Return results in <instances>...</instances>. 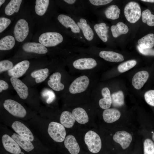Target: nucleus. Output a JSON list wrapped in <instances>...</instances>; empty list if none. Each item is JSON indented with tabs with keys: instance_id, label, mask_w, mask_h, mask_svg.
I'll use <instances>...</instances> for the list:
<instances>
[{
	"instance_id": "nucleus-1",
	"label": "nucleus",
	"mask_w": 154,
	"mask_h": 154,
	"mask_svg": "<svg viewBox=\"0 0 154 154\" xmlns=\"http://www.w3.org/2000/svg\"><path fill=\"white\" fill-rule=\"evenodd\" d=\"M57 19L66 35L81 44L87 45L77 23L70 15L60 14L58 16Z\"/></svg>"
},
{
	"instance_id": "nucleus-2",
	"label": "nucleus",
	"mask_w": 154,
	"mask_h": 154,
	"mask_svg": "<svg viewBox=\"0 0 154 154\" xmlns=\"http://www.w3.org/2000/svg\"><path fill=\"white\" fill-rule=\"evenodd\" d=\"M69 14L77 23L87 45L89 47L95 46L97 36L93 29L92 24L83 16Z\"/></svg>"
},
{
	"instance_id": "nucleus-3",
	"label": "nucleus",
	"mask_w": 154,
	"mask_h": 154,
	"mask_svg": "<svg viewBox=\"0 0 154 154\" xmlns=\"http://www.w3.org/2000/svg\"><path fill=\"white\" fill-rule=\"evenodd\" d=\"M80 53V55L74 54L70 56L69 62L74 68L80 70H92L97 66V61L94 56Z\"/></svg>"
},
{
	"instance_id": "nucleus-4",
	"label": "nucleus",
	"mask_w": 154,
	"mask_h": 154,
	"mask_svg": "<svg viewBox=\"0 0 154 154\" xmlns=\"http://www.w3.org/2000/svg\"><path fill=\"white\" fill-rule=\"evenodd\" d=\"M40 43L47 47L56 46L63 43L64 41L80 43L72 39H66L63 35L57 32H50L43 33L38 39Z\"/></svg>"
},
{
	"instance_id": "nucleus-5",
	"label": "nucleus",
	"mask_w": 154,
	"mask_h": 154,
	"mask_svg": "<svg viewBox=\"0 0 154 154\" xmlns=\"http://www.w3.org/2000/svg\"><path fill=\"white\" fill-rule=\"evenodd\" d=\"M68 14L83 16L89 10L86 0H64Z\"/></svg>"
},
{
	"instance_id": "nucleus-6",
	"label": "nucleus",
	"mask_w": 154,
	"mask_h": 154,
	"mask_svg": "<svg viewBox=\"0 0 154 154\" xmlns=\"http://www.w3.org/2000/svg\"><path fill=\"white\" fill-rule=\"evenodd\" d=\"M89 78L87 76L83 75L76 78L70 84L68 88L70 94H76L85 91L90 83Z\"/></svg>"
},
{
	"instance_id": "nucleus-7",
	"label": "nucleus",
	"mask_w": 154,
	"mask_h": 154,
	"mask_svg": "<svg viewBox=\"0 0 154 154\" xmlns=\"http://www.w3.org/2000/svg\"><path fill=\"white\" fill-rule=\"evenodd\" d=\"M124 12L127 20L132 23L137 21L141 16L140 7L138 3L134 1L130 2L125 5Z\"/></svg>"
},
{
	"instance_id": "nucleus-8",
	"label": "nucleus",
	"mask_w": 154,
	"mask_h": 154,
	"mask_svg": "<svg viewBox=\"0 0 154 154\" xmlns=\"http://www.w3.org/2000/svg\"><path fill=\"white\" fill-rule=\"evenodd\" d=\"M84 141L89 150L93 153H98L102 147V141L98 134L94 131L90 130L84 136Z\"/></svg>"
},
{
	"instance_id": "nucleus-9",
	"label": "nucleus",
	"mask_w": 154,
	"mask_h": 154,
	"mask_svg": "<svg viewBox=\"0 0 154 154\" xmlns=\"http://www.w3.org/2000/svg\"><path fill=\"white\" fill-rule=\"evenodd\" d=\"M48 132L50 137L56 142H62L65 138V129L59 123L53 121L50 123L48 127Z\"/></svg>"
},
{
	"instance_id": "nucleus-10",
	"label": "nucleus",
	"mask_w": 154,
	"mask_h": 154,
	"mask_svg": "<svg viewBox=\"0 0 154 154\" xmlns=\"http://www.w3.org/2000/svg\"><path fill=\"white\" fill-rule=\"evenodd\" d=\"M4 108L14 116L23 118L26 116L27 112L24 107L18 102L12 100H5L3 104Z\"/></svg>"
},
{
	"instance_id": "nucleus-11",
	"label": "nucleus",
	"mask_w": 154,
	"mask_h": 154,
	"mask_svg": "<svg viewBox=\"0 0 154 154\" xmlns=\"http://www.w3.org/2000/svg\"><path fill=\"white\" fill-rule=\"evenodd\" d=\"M29 32L28 23L24 19L19 20L14 29V33L16 40L19 42L23 41L27 36Z\"/></svg>"
},
{
	"instance_id": "nucleus-12",
	"label": "nucleus",
	"mask_w": 154,
	"mask_h": 154,
	"mask_svg": "<svg viewBox=\"0 0 154 154\" xmlns=\"http://www.w3.org/2000/svg\"><path fill=\"white\" fill-rule=\"evenodd\" d=\"M114 141L119 144L123 149L127 148L132 139L131 135L124 131H117L113 136Z\"/></svg>"
},
{
	"instance_id": "nucleus-13",
	"label": "nucleus",
	"mask_w": 154,
	"mask_h": 154,
	"mask_svg": "<svg viewBox=\"0 0 154 154\" xmlns=\"http://www.w3.org/2000/svg\"><path fill=\"white\" fill-rule=\"evenodd\" d=\"M2 141L5 149L11 153L19 154L21 152L19 146L15 141L7 134H4L2 137Z\"/></svg>"
},
{
	"instance_id": "nucleus-14",
	"label": "nucleus",
	"mask_w": 154,
	"mask_h": 154,
	"mask_svg": "<svg viewBox=\"0 0 154 154\" xmlns=\"http://www.w3.org/2000/svg\"><path fill=\"white\" fill-rule=\"evenodd\" d=\"M30 63L25 60L19 62L8 71V74L11 77L18 78L23 75L29 68Z\"/></svg>"
},
{
	"instance_id": "nucleus-15",
	"label": "nucleus",
	"mask_w": 154,
	"mask_h": 154,
	"mask_svg": "<svg viewBox=\"0 0 154 154\" xmlns=\"http://www.w3.org/2000/svg\"><path fill=\"white\" fill-rule=\"evenodd\" d=\"M10 80L13 86L20 98L23 100L26 99L29 94L27 86L17 78L11 77Z\"/></svg>"
},
{
	"instance_id": "nucleus-16",
	"label": "nucleus",
	"mask_w": 154,
	"mask_h": 154,
	"mask_svg": "<svg viewBox=\"0 0 154 154\" xmlns=\"http://www.w3.org/2000/svg\"><path fill=\"white\" fill-rule=\"evenodd\" d=\"M12 128L20 136L28 139L31 141L34 140L33 135L30 130L23 123L18 121L12 124Z\"/></svg>"
},
{
	"instance_id": "nucleus-17",
	"label": "nucleus",
	"mask_w": 154,
	"mask_h": 154,
	"mask_svg": "<svg viewBox=\"0 0 154 154\" xmlns=\"http://www.w3.org/2000/svg\"><path fill=\"white\" fill-rule=\"evenodd\" d=\"M93 29L98 37L103 42H108L109 35V27L104 22L92 24Z\"/></svg>"
},
{
	"instance_id": "nucleus-18",
	"label": "nucleus",
	"mask_w": 154,
	"mask_h": 154,
	"mask_svg": "<svg viewBox=\"0 0 154 154\" xmlns=\"http://www.w3.org/2000/svg\"><path fill=\"white\" fill-rule=\"evenodd\" d=\"M62 75L58 72L54 73L49 77L47 82L48 86L53 90L56 91L63 90L64 88V85L61 82Z\"/></svg>"
},
{
	"instance_id": "nucleus-19",
	"label": "nucleus",
	"mask_w": 154,
	"mask_h": 154,
	"mask_svg": "<svg viewBox=\"0 0 154 154\" xmlns=\"http://www.w3.org/2000/svg\"><path fill=\"white\" fill-rule=\"evenodd\" d=\"M149 77V73L146 71H141L136 73L132 79V85L136 89H140L147 82Z\"/></svg>"
},
{
	"instance_id": "nucleus-20",
	"label": "nucleus",
	"mask_w": 154,
	"mask_h": 154,
	"mask_svg": "<svg viewBox=\"0 0 154 154\" xmlns=\"http://www.w3.org/2000/svg\"><path fill=\"white\" fill-rule=\"evenodd\" d=\"M22 48L26 52L38 54H45L48 51V49L44 45L40 43L35 42L26 43L23 44Z\"/></svg>"
},
{
	"instance_id": "nucleus-21",
	"label": "nucleus",
	"mask_w": 154,
	"mask_h": 154,
	"mask_svg": "<svg viewBox=\"0 0 154 154\" xmlns=\"http://www.w3.org/2000/svg\"><path fill=\"white\" fill-rule=\"evenodd\" d=\"M99 56L106 61L111 62H119L124 60L121 54L112 51L102 50L100 51Z\"/></svg>"
},
{
	"instance_id": "nucleus-22",
	"label": "nucleus",
	"mask_w": 154,
	"mask_h": 154,
	"mask_svg": "<svg viewBox=\"0 0 154 154\" xmlns=\"http://www.w3.org/2000/svg\"><path fill=\"white\" fill-rule=\"evenodd\" d=\"M64 145L71 154H78L80 152L79 145L76 138L72 135H68L65 137Z\"/></svg>"
},
{
	"instance_id": "nucleus-23",
	"label": "nucleus",
	"mask_w": 154,
	"mask_h": 154,
	"mask_svg": "<svg viewBox=\"0 0 154 154\" xmlns=\"http://www.w3.org/2000/svg\"><path fill=\"white\" fill-rule=\"evenodd\" d=\"M121 115L120 111L114 108L105 110L102 114L104 121L108 123H112L116 121L119 118Z\"/></svg>"
},
{
	"instance_id": "nucleus-24",
	"label": "nucleus",
	"mask_w": 154,
	"mask_h": 154,
	"mask_svg": "<svg viewBox=\"0 0 154 154\" xmlns=\"http://www.w3.org/2000/svg\"><path fill=\"white\" fill-rule=\"evenodd\" d=\"M101 94L103 98L99 100V104L100 107L104 110L109 109L112 104L110 90L108 88L104 87L102 89Z\"/></svg>"
},
{
	"instance_id": "nucleus-25",
	"label": "nucleus",
	"mask_w": 154,
	"mask_h": 154,
	"mask_svg": "<svg viewBox=\"0 0 154 154\" xmlns=\"http://www.w3.org/2000/svg\"><path fill=\"white\" fill-rule=\"evenodd\" d=\"M11 137L15 141L19 146L27 152H29L34 149L31 141L19 135L13 133Z\"/></svg>"
},
{
	"instance_id": "nucleus-26",
	"label": "nucleus",
	"mask_w": 154,
	"mask_h": 154,
	"mask_svg": "<svg viewBox=\"0 0 154 154\" xmlns=\"http://www.w3.org/2000/svg\"><path fill=\"white\" fill-rule=\"evenodd\" d=\"M72 113L75 120L80 123L84 124L88 121V115L86 111L82 108H75L73 110Z\"/></svg>"
},
{
	"instance_id": "nucleus-27",
	"label": "nucleus",
	"mask_w": 154,
	"mask_h": 154,
	"mask_svg": "<svg viewBox=\"0 0 154 154\" xmlns=\"http://www.w3.org/2000/svg\"><path fill=\"white\" fill-rule=\"evenodd\" d=\"M75 120L72 114L68 111H64L61 114L60 117V122L64 127L70 128L73 127Z\"/></svg>"
},
{
	"instance_id": "nucleus-28",
	"label": "nucleus",
	"mask_w": 154,
	"mask_h": 154,
	"mask_svg": "<svg viewBox=\"0 0 154 154\" xmlns=\"http://www.w3.org/2000/svg\"><path fill=\"white\" fill-rule=\"evenodd\" d=\"M110 30L113 37L116 38L122 34L127 33L129 31V28L124 23L119 22L116 25H112Z\"/></svg>"
},
{
	"instance_id": "nucleus-29",
	"label": "nucleus",
	"mask_w": 154,
	"mask_h": 154,
	"mask_svg": "<svg viewBox=\"0 0 154 154\" xmlns=\"http://www.w3.org/2000/svg\"><path fill=\"white\" fill-rule=\"evenodd\" d=\"M120 10L116 5H111L105 10L104 13L107 19L112 20L117 19L119 17Z\"/></svg>"
},
{
	"instance_id": "nucleus-30",
	"label": "nucleus",
	"mask_w": 154,
	"mask_h": 154,
	"mask_svg": "<svg viewBox=\"0 0 154 154\" xmlns=\"http://www.w3.org/2000/svg\"><path fill=\"white\" fill-rule=\"evenodd\" d=\"M137 42L141 48H151L154 46V34H148L139 39Z\"/></svg>"
},
{
	"instance_id": "nucleus-31",
	"label": "nucleus",
	"mask_w": 154,
	"mask_h": 154,
	"mask_svg": "<svg viewBox=\"0 0 154 154\" xmlns=\"http://www.w3.org/2000/svg\"><path fill=\"white\" fill-rule=\"evenodd\" d=\"M49 74L48 69L45 68L33 71L31 73V76L35 78L36 83H39L44 81Z\"/></svg>"
},
{
	"instance_id": "nucleus-32",
	"label": "nucleus",
	"mask_w": 154,
	"mask_h": 154,
	"mask_svg": "<svg viewBox=\"0 0 154 154\" xmlns=\"http://www.w3.org/2000/svg\"><path fill=\"white\" fill-rule=\"evenodd\" d=\"M21 0H11L6 6L5 12L8 15H11L15 13H17L19 11L22 2Z\"/></svg>"
},
{
	"instance_id": "nucleus-33",
	"label": "nucleus",
	"mask_w": 154,
	"mask_h": 154,
	"mask_svg": "<svg viewBox=\"0 0 154 154\" xmlns=\"http://www.w3.org/2000/svg\"><path fill=\"white\" fill-rule=\"evenodd\" d=\"M15 44V39L11 35L6 36L0 40V50H10L14 47Z\"/></svg>"
},
{
	"instance_id": "nucleus-34",
	"label": "nucleus",
	"mask_w": 154,
	"mask_h": 154,
	"mask_svg": "<svg viewBox=\"0 0 154 154\" xmlns=\"http://www.w3.org/2000/svg\"><path fill=\"white\" fill-rule=\"evenodd\" d=\"M49 0H37L35 9L36 14L39 16L44 15L46 11L49 4Z\"/></svg>"
},
{
	"instance_id": "nucleus-35",
	"label": "nucleus",
	"mask_w": 154,
	"mask_h": 154,
	"mask_svg": "<svg viewBox=\"0 0 154 154\" xmlns=\"http://www.w3.org/2000/svg\"><path fill=\"white\" fill-rule=\"evenodd\" d=\"M112 104L113 106L118 107L122 106L124 103V97L123 92L119 90L113 93L111 95Z\"/></svg>"
},
{
	"instance_id": "nucleus-36",
	"label": "nucleus",
	"mask_w": 154,
	"mask_h": 154,
	"mask_svg": "<svg viewBox=\"0 0 154 154\" xmlns=\"http://www.w3.org/2000/svg\"><path fill=\"white\" fill-rule=\"evenodd\" d=\"M112 0H87L86 4L90 10H95L98 7L106 5L112 2Z\"/></svg>"
},
{
	"instance_id": "nucleus-37",
	"label": "nucleus",
	"mask_w": 154,
	"mask_h": 154,
	"mask_svg": "<svg viewBox=\"0 0 154 154\" xmlns=\"http://www.w3.org/2000/svg\"><path fill=\"white\" fill-rule=\"evenodd\" d=\"M142 22L150 26H154V15L148 9L143 11L142 13Z\"/></svg>"
},
{
	"instance_id": "nucleus-38",
	"label": "nucleus",
	"mask_w": 154,
	"mask_h": 154,
	"mask_svg": "<svg viewBox=\"0 0 154 154\" xmlns=\"http://www.w3.org/2000/svg\"><path fill=\"white\" fill-rule=\"evenodd\" d=\"M137 64L134 60L127 61L120 64L117 67L118 71L120 72H126L134 67Z\"/></svg>"
},
{
	"instance_id": "nucleus-39",
	"label": "nucleus",
	"mask_w": 154,
	"mask_h": 154,
	"mask_svg": "<svg viewBox=\"0 0 154 154\" xmlns=\"http://www.w3.org/2000/svg\"><path fill=\"white\" fill-rule=\"evenodd\" d=\"M144 154H154V143L149 139H146L143 143Z\"/></svg>"
},
{
	"instance_id": "nucleus-40",
	"label": "nucleus",
	"mask_w": 154,
	"mask_h": 154,
	"mask_svg": "<svg viewBox=\"0 0 154 154\" xmlns=\"http://www.w3.org/2000/svg\"><path fill=\"white\" fill-rule=\"evenodd\" d=\"M146 102L149 105L154 106V90L147 91L144 95Z\"/></svg>"
},
{
	"instance_id": "nucleus-41",
	"label": "nucleus",
	"mask_w": 154,
	"mask_h": 154,
	"mask_svg": "<svg viewBox=\"0 0 154 154\" xmlns=\"http://www.w3.org/2000/svg\"><path fill=\"white\" fill-rule=\"evenodd\" d=\"M13 63L8 60H4L0 62V72H1L11 69L13 67Z\"/></svg>"
},
{
	"instance_id": "nucleus-42",
	"label": "nucleus",
	"mask_w": 154,
	"mask_h": 154,
	"mask_svg": "<svg viewBox=\"0 0 154 154\" xmlns=\"http://www.w3.org/2000/svg\"><path fill=\"white\" fill-rule=\"evenodd\" d=\"M11 23V20L6 17L0 18V33L3 31Z\"/></svg>"
},
{
	"instance_id": "nucleus-43",
	"label": "nucleus",
	"mask_w": 154,
	"mask_h": 154,
	"mask_svg": "<svg viewBox=\"0 0 154 154\" xmlns=\"http://www.w3.org/2000/svg\"><path fill=\"white\" fill-rule=\"evenodd\" d=\"M138 50L142 54L147 56H154V49L152 48L143 49L139 45L137 46Z\"/></svg>"
},
{
	"instance_id": "nucleus-44",
	"label": "nucleus",
	"mask_w": 154,
	"mask_h": 154,
	"mask_svg": "<svg viewBox=\"0 0 154 154\" xmlns=\"http://www.w3.org/2000/svg\"><path fill=\"white\" fill-rule=\"evenodd\" d=\"M48 98L46 100V102L49 104L51 103L54 100L55 98V95L52 92L49 91L47 93Z\"/></svg>"
},
{
	"instance_id": "nucleus-45",
	"label": "nucleus",
	"mask_w": 154,
	"mask_h": 154,
	"mask_svg": "<svg viewBox=\"0 0 154 154\" xmlns=\"http://www.w3.org/2000/svg\"><path fill=\"white\" fill-rule=\"evenodd\" d=\"M9 88V85L5 81L1 80H0V92H2L3 90H6Z\"/></svg>"
},
{
	"instance_id": "nucleus-46",
	"label": "nucleus",
	"mask_w": 154,
	"mask_h": 154,
	"mask_svg": "<svg viewBox=\"0 0 154 154\" xmlns=\"http://www.w3.org/2000/svg\"><path fill=\"white\" fill-rule=\"evenodd\" d=\"M141 1L150 3H154V0H141Z\"/></svg>"
},
{
	"instance_id": "nucleus-47",
	"label": "nucleus",
	"mask_w": 154,
	"mask_h": 154,
	"mask_svg": "<svg viewBox=\"0 0 154 154\" xmlns=\"http://www.w3.org/2000/svg\"><path fill=\"white\" fill-rule=\"evenodd\" d=\"M5 0H0V6L1 7L2 5L5 2Z\"/></svg>"
},
{
	"instance_id": "nucleus-48",
	"label": "nucleus",
	"mask_w": 154,
	"mask_h": 154,
	"mask_svg": "<svg viewBox=\"0 0 154 154\" xmlns=\"http://www.w3.org/2000/svg\"><path fill=\"white\" fill-rule=\"evenodd\" d=\"M152 139L154 141V132L153 133V135H152Z\"/></svg>"
},
{
	"instance_id": "nucleus-49",
	"label": "nucleus",
	"mask_w": 154,
	"mask_h": 154,
	"mask_svg": "<svg viewBox=\"0 0 154 154\" xmlns=\"http://www.w3.org/2000/svg\"><path fill=\"white\" fill-rule=\"evenodd\" d=\"M20 153L21 154H24V153L23 152H21Z\"/></svg>"
}]
</instances>
